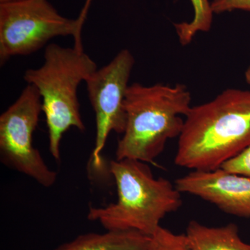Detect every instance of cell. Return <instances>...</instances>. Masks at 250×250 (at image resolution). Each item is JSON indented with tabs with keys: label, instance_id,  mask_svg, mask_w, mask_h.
Returning <instances> with one entry per match:
<instances>
[{
	"label": "cell",
	"instance_id": "3957f363",
	"mask_svg": "<svg viewBox=\"0 0 250 250\" xmlns=\"http://www.w3.org/2000/svg\"><path fill=\"white\" fill-rule=\"evenodd\" d=\"M110 173L118 199L106 207H90L87 218L106 231H136L149 237L166 215L182 207V193L167 179L153 175L146 163L131 159L111 161Z\"/></svg>",
	"mask_w": 250,
	"mask_h": 250
},
{
	"label": "cell",
	"instance_id": "4fadbf2b",
	"mask_svg": "<svg viewBox=\"0 0 250 250\" xmlns=\"http://www.w3.org/2000/svg\"><path fill=\"white\" fill-rule=\"evenodd\" d=\"M220 167L228 172L250 179V146L226 161Z\"/></svg>",
	"mask_w": 250,
	"mask_h": 250
},
{
	"label": "cell",
	"instance_id": "8992f818",
	"mask_svg": "<svg viewBox=\"0 0 250 250\" xmlns=\"http://www.w3.org/2000/svg\"><path fill=\"white\" fill-rule=\"evenodd\" d=\"M41 112L40 94L34 85L27 84L0 116V159L8 167L49 188L57 182V173L49 168L33 146Z\"/></svg>",
	"mask_w": 250,
	"mask_h": 250
},
{
	"label": "cell",
	"instance_id": "8fae6325",
	"mask_svg": "<svg viewBox=\"0 0 250 250\" xmlns=\"http://www.w3.org/2000/svg\"><path fill=\"white\" fill-rule=\"evenodd\" d=\"M193 17L189 22L174 24L181 45H188L198 33L208 32L213 22V12L210 0H190Z\"/></svg>",
	"mask_w": 250,
	"mask_h": 250
},
{
	"label": "cell",
	"instance_id": "5bb4252c",
	"mask_svg": "<svg viewBox=\"0 0 250 250\" xmlns=\"http://www.w3.org/2000/svg\"><path fill=\"white\" fill-rule=\"evenodd\" d=\"M213 14H223L233 11L250 12V0H211Z\"/></svg>",
	"mask_w": 250,
	"mask_h": 250
},
{
	"label": "cell",
	"instance_id": "277c9868",
	"mask_svg": "<svg viewBox=\"0 0 250 250\" xmlns=\"http://www.w3.org/2000/svg\"><path fill=\"white\" fill-rule=\"evenodd\" d=\"M42 66L29 69L24 80L38 90L48 131L49 149L56 161L61 160V141L71 128L85 127L77 98L79 85L98 69L83 49L50 44L46 47Z\"/></svg>",
	"mask_w": 250,
	"mask_h": 250
},
{
	"label": "cell",
	"instance_id": "5b68a950",
	"mask_svg": "<svg viewBox=\"0 0 250 250\" xmlns=\"http://www.w3.org/2000/svg\"><path fill=\"white\" fill-rule=\"evenodd\" d=\"M77 18L64 17L48 0H16L0 3V62L37 52L54 38L72 36L83 49Z\"/></svg>",
	"mask_w": 250,
	"mask_h": 250
},
{
	"label": "cell",
	"instance_id": "52a82bcc",
	"mask_svg": "<svg viewBox=\"0 0 250 250\" xmlns=\"http://www.w3.org/2000/svg\"><path fill=\"white\" fill-rule=\"evenodd\" d=\"M135 63L129 49H122L109 63L97 69L85 81L95 115L96 136L91 155L94 167H103L102 152L113 131L124 133L126 115L125 101Z\"/></svg>",
	"mask_w": 250,
	"mask_h": 250
},
{
	"label": "cell",
	"instance_id": "2e32d148",
	"mask_svg": "<svg viewBox=\"0 0 250 250\" xmlns=\"http://www.w3.org/2000/svg\"><path fill=\"white\" fill-rule=\"evenodd\" d=\"M245 78H246L248 84L250 85V65L247 69L246 72H245Z\"/></svg>",
	"mask_w": 250,
	"mask_h": 250
},
{
	"label": "cell",
	"instance_id": "7a4b0ae2",
	"mask_svg": "<svg viewBox=\"0 0 250 250\" xmlns=\"http://www.w3.org/2000/svg\"><path fill=\"white\" fill-rule=\"evenodd\" d=\"M191 106V94L182 83L129 85L125 101L126 126L117 146V160L155 164L167 141L179 137L182 117Z\"/></svg>",
	"mask_w": 250,
	"mask_h": 250
},
{
	"label": "cell",
	"instance_id": "9c48e42d",
	"mask_svg": "<svg viewBox=\"0 0 250 250\" xmlns=\"http://www.w3.org/2000/svg\"><path fill=\"white\" fill-rule=\"evenodd\" d=\"M149 239L136 231L86 233L54 250H147Z\"/></svg>",
	"mask_w": 250,
	"mask_h": 250
},
{
	"label": "cell",
	"instance_id": "ba28073f",
	"mask_svg": "<svg viewBox=\"0 0 250 250\" xmlns=\"http://www.w3.org/2000/svg\"><path fill=\"white\" fill-rule=\"evenodd\" d=\"M181 193L195 195L228 214L250 218V179L221 167L192 170L175 181Z\"/></svg>",
	"mask_w": 250,
	"mask_h": 250
},
{
	"label": "cell",
	"instance_id": "7c38bea8",
	"mask_svg": "<svg viewBox=\"0 0 250 250\" xmlns=\"http://www.w3.org/2000/svg\"><path fill=\"white\" fill-rule=\"evenodd\" d=\"M147 250H193L186 234H177L160 227L149 239Z\"/></svg>",
	"mask_w": 250,
	"mask_h": 250
},
{
	"label": "cell",
	"instance_id": "9a60e30c",
	"mask_svg": "<svg viewBox=\"0 0 250 250\" xmlns=\"http://www.w3.org/2000/svg\"><path fill=\"white\" fill-rule=\"evenodd\" d=\"M91 1L92 0H85V4L83 5L82 11H81L80 16L77 18L78 22L82 27H83V23L85 22V21L86 20L87 15H88V10H89Z\"/></svg>",
	"mask_w": 250,
	"mask_h": 250
},
{
	"label": "cell",
	"instance_id": "30bf717a",
	"mask_svg": "<svg viewBox=\"0 0 250 250\" xmlns=\"http://www.w3.org/2000/svg\"><path fill=\"white\" fill-rule=\"evenodd\" d=\"M185 234L193 250H250V244L242 241L238 227L233 223L208 227L192 220Z\"/></svg>",
	"mask_w": 250,
	"mask_h": 250
},
{
	"label": "cell",
	"instance_id": "e0dca14e",
	"mask_svg": "<svg viewBox=\"0 0 250 250\" xmlns=\"http://www.w3.org/2000/svg\"><path fill=\"white\" fill-rule=\"evenodd\" d=\"M16 1V0H0V3L6 2V1Z\"/></svg>",
	"mask_w": 250,
	"mask_h": 250
},
{
	"label": "cell",
	"instance_id": "6da1fadb",
	"mask_svg": "<svg viewBox=\"0 0 250 250\" xmlns=\"http://www.w3.org/2000/svg\"><path fill=\"white\" fill-rule=\"evenodd\" d=\"M176 165L213 170L250 146V90L228 88L191 106L184 118Z\"/></svg>",
	"mask_w": 250,
	"mask_h": 250
}]
</instances>
